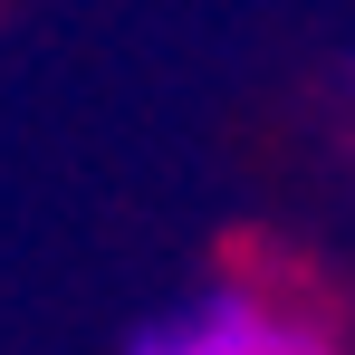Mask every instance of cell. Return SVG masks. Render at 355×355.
I'll return each instance as SVG.
<instances>
[{
    "label": "cell",
    "mask_w": 355,
    "mask_h": 355,
    "mask_svg": "<svg viewBox=\"0 0 355 355\" xmlns=\"http://www.w3.org/2000/svg\"><path fill=\"white\" fill-rule=\"evenodd\" d=\"M125 355H336V336L317 317H288V307H259V297L221 288V297H202V307H182V317L135 327Z\"/></svg>",
    "instance_id": "cell-1"
}]
</instances>
